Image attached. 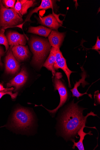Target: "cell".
Instances as JSON below:
<instances>
[{"instance_id":"603a6c76","label":"cell","mask_w":100,"mask_h":150,"mask_svg":"<svg viewBox=\"0 0 100 150\" xmlns=\"http://www.w3.org/2000/svg\"><path fill=\"white\" fill-rule=\"evenodd\" d=\"M92 49L96 51L100 54V40L99 37H97L96 42L95 45L92 47Z\"/></svg>"},{"instance_id":"ba28073f","label":"cell","mask_w":100,"mask_h":150,"mask_svg":"<svg viewBox=\"0 0 100 150\" xmlns=\"http://www.w3.org/2000/svg\"><path fill=\"white\" fill-rule=\"evenodd\" d=\"M5 64L6 71L7 73L15 74L20 69L19 63L11 50L9 51L5 58Z\"/></svg>"},{"instance_id":"5b68a950","label":"cell","mask_w":100,"mask_h":150,"mask_svg":"<svg viewBox=\"0 0 100 150\" xmlns=\"http://www.w3.org/2000/svg\"><path fill=\"white\" fill-rule=\"evenodd\" d=\"M55 76L54 80V85L55 90H58L60 97V102L59 105L55 109L52 110H48L42 105H41L44 107L50 113L55 114L59 109L65 103L68 98V94L67 88L62 81L60 79L61 76L60 73L55 74Z\"/></svg>"},{"instance_id":"8992f818","label":"cell","mask_w":100,"mask_h":150,"mask_svg":"<svg viewBox=\"0 0 100 150\" xmlns=\"http://www.w3.org/2000/svg\"><path fill=\"white\" fill-rule=\"evenodd\" d=\"M60 15L53 13L43 17L39 16L37 19L40 24L49 27L51 30L57 31L63 24V21L59 18Z\"/></svg>"},{"instance_id":"d4e9b609","label":"cell","mask_w":100,"mask_h":150,"mask_svg":"<svg viewBox=\"0 0 100 150\" xmlns=\"http://www.w3.org/2000/svg\"><path fill=\"white\" fill-rule=\"evenodd\" d=\"M14 89L13 87L11 88H4L3 85L2 84H0V91H3L6 90H12Z\"/></svg>"},{"instance_id":"d6986e66","label":"cell","mask_w":100,"mask_h":150,"mask_svg":"<svg viewBox=\"0 0 100 150\" xmlns=\"http://www.w3.org/2000/svg\"><path fill=\"white\" fill-rule=\"evenodd\" d=\"M5 30L2 29L0 30V44L4 45L6 48V52L9 48L8 39L5 35Z\"/></svg>"},{"instance_id":"9a60e30c","label":"cell","mask_w":100,"mask_h":150,"mask_svg":"<svg viewBox=\"0 0 100 150\" xmlns=\"http://www.w3.org/2000/svg\"><path fill=\"white\" fill-rule=\"evenodd\" d=\"M56 1H50V0H42L41 3L38 7L36 8L32 11L28 15L23 24L26 22L30 21V18L33 13H38L39 11L40 10H47L49 8H52L53 7Z\"/></svg>"},{"instance_id":"ac0fdd59","label":"cell","mask_w":100,"mask_h":150,"mask_svg":"<svg viewBox=\"0 0 100 150\" xmlns=\"http://www.w3.org/2000/svg\"><path fill=\"white\" fill-rule=\"evenodd\" d=\"M52 30L45 26L40 25L37 27H30L28 32L39 35L46 38L48 36Z\"/></svg>"},{"instance_id":"7402d4cb","label":"cell","mask_w":100,"mask_h":150,"mask_svg":"<svg viewBox=\"0 0 100 150\" xmlns=\"http://www.w3.org/2000/svg\"><path fill=\"white\" fill-rule=\"evenodd\" d=\"M95 100L94 105L96 106L100 104V93L99 91H95L94 95Z\"/></svg>"},{"instance_id":"cb8c5ba5","label":"cell","mask_w":100,"mask_h":150,"mask_svg":"<svg viewBox=\"0 0 100 150\" xmlns=\"http://www.w3.org/2000/svg\"><path fill=\"white\" fill-rule=\"evenodd\" d=\"M4 53L3 48L1 46H0V67H2L3 65L1 61V58L4 55Z\"/></svg>"},{"instance_id":"8fae6325","label":"cell","mask_w":100,"mask_h":150,"mask_svg":"<svg viewBox=\"0 0 100 150\" xmlns=\"http://www.w3.org/2000/svg\"><path fill=\"white\" fill-rule=\"evenodd\" d=\"M65 36V33H60L56 30H52L48 36L49 42L52 47L60 49Z\"/></svg>"},{"instance_id":"4fadbf2b","label":"cell","mask_w":100,"mask_h":150,"mask_svg":"<svg viewBox=\"0 0 100 150\" xmlns=\"http://www.w3.org/2000/svg\"><path fill=\"white\" fill-rule=\"evenodd\" d=\"M82 70V72L81 74L82 78L80 79L79 81H76V83L74 84V87L72 89H70V91L72 92L73 97H76L78 99L79 97H81L84 94L89 95L91 98H92V95L91 94H88L87 92L83 93H82L79 92L78 91V88L80 86L81 84L82 85L83 87H84L85 86L89 84L87 81H85V79L87 77V74L85 71L83 67H81Z\"/></svg>"},{"instance_id":"52a82bcc","label":"cell","mask_w":100,"mask_h":150,"mask_svg":"<svg viewBox=\"0 0 100 150\" xmlns=\"http://www.w3.org/2000/svg\"><path fill=\"white\" fill-rule=\"evenodd\" d=\"M55 62L54 65L55 69L57 70L60 69L64 71L67 78L69 87L71 88L70 76L71 74L74 72L71 71L68 69L67 64L66 61L63 57L60 49H55Z\"/></svg>"},{"instance_id":"e0dca14e","label":"cell","mask_w":100,"mask_h":150,"mask_svg":"<svg viewBox=\"0 0 100 150\" xmlns=\"http://www.w3.org/2000/svg\"><path fill=\"white\" fill-rule=\"evenodd\" d=\"M85 124L86 122H85L77 132V134L80 137L79 141L77 142H76L74 139L72 140V141L74 143L73 146V149H74L75 147L76 146L79 150H84V149L83 142L85 136L88 134L90 135H93L91 131L88 133H86L84 132L83 130L85 127H89L85 126Z\"/></svg>"},{"instance_id":"2e32d148","label":"cell","mask_w":100,"mask_h":150,"mask_svg":"<svg viewBox=\"0 0 100 150\" xmlns=\"http://www.w3.org/2000/svg\"><path fill=\"white\" fill-rule=\"evenodd\" d=\"M55 48L53 47L51 48L49 56L43 65L46 67L48 70L52 72L53 76H55V74L54 68L55 60Z\"/></svg>"},{"instance_id":"277c9868","label":"cell","mask_w":100,"mask_h":150,"mask_svg":"<svg viewBox=\"0 0 100 150\" xmlns=\"http://www.w3.org/2000/svg\"><path fill=\"white\" fill-rule=\"evenodd\" d=\"M33 117L29 111L24 108L17 109L12 117V126L18 129L27 130L32 126Z\"/></svg>"},{"instance_id":"30bf717a","label":"cell","mask_w":100,"mask_h":150,"mask_svg":"<svg viewBox=\"0 0 100 150\" xmlns=\"http://www.w3.org/2000/svg\"><path fill=\"white\" fill-rule=\"evenodd\" d=\"M27 78L26 71L24 68H23L20 73L7 84L6 87L9 88L14 86L16 87L15 91H17L24 84Z\"/></svg>"},{"instance_id":"9c48e42d","label":"cell","mask_w":100,"mask_h":150,"mask_svg":"<svg viewBox=\"0 0 100 150\" xmlns=\"http://www.w3.org/2000/svg\"><path fill=\"white\" fill-rule=\"evenodd\" d=\"M7 37L10 49L13 46L25 45L26 39L24 35L17 32H9L7 34Z\"/></svg>"},{"instance_id":"3957f363","label":"cell","mask_w":100,"mask_h":150,"mask_svg":"<svg viewBox=\"0 0 100 150\" xmlns=\"http://www.w3.org/2000/svg\"><path fill=\"white\" fill-rule=\"evenodd\" d=\"M23 21L15 9L6 8L0 1V27L3 29L18 27L22 24Z\"/></svg>"},{"instance_id":"44dd1931","label":"cell","mask_w":100,"mask_h":150,"mask_svg":"<svg viewBox=\"0 0 100 150\" xmlns=\"http://www.w3.org/2000/svg\"><path fill=\"white\" fill-rule=\"evenodd\" d=\"M16 1L15 0H3L2 2L6 8H10L14 9Z\"/></svg>"},{"instance_id":"ffe728a7","label":"cell","mask_w":100,"mask_h":150,"mask_svg":"<svg viewBox=\"0 0 100 150\" xmlns=\"http://www.w3.org/2000/svg\"><path fill=\"white\" fill-rule=\"evenodd\" d=\"M11 90H6L0 91V99H1L4 95L9 94L10 95L11 98L12 99H15L17 97L18 95V93L16 92L15 93H13Z\"/></svg>"},{"instance_id":"7c38bea8","label":"cell","mask_w":100,"mask_h":150,"mask_svg":"<svg viewBox=\"0 0 100 150\" xmlns=\"http://www.w3.org/2000/svg\"><path fill=\"white\" fill-rule=\"evenodd\" d=\"M35 1L32 0H18L14 9L22 18V16L27 13L28 9L34 5Z\"/></svg>"},{"instance_id":"6da1fadb","label":"cell","mask_w":100,"mask_h":150,"mask_svg":"<svg viewBox=\"0 0 100 150\" xmlns=\"http://www.w3.org/2000/svg\"><path fill=\"white\" fill-rule=\"evenodd\" d=\"M79 102L75 103L72 101L64 112L60 120L62 134L67 139H73L83 124L86 122L89 116H97L92 112L84 116L83 112L85 109L78 106Z\"/></svg>"},{"instance_id":"5bb4252c","label":"cell","mask_w":100,"mask_h":150,"mask_svg":"<svg viewBox=\"0 0 100 150\" xmlns=\"http://www.w3.org/2000/svg\"><path fill=\"white\" fill-rule=\"evenodd\" d=\"M13 56L19 61H22L29 56V52L27 46L18 45L13 46L11 49Z\"/></svg>"},{"instance_id":"7a4b0ae2","label":"cell","mask_w":100,"mask_h":150,"mask_svg":"<svg viewBox=\"0 0 100 150\" xmlns=\"http://www.w3.org/2000/svg\"><path fill=\"white\" fill-rule=\"evenodd\" d=\"M30 45L33 54V63L38 67H41L51 50V45L48 40L34 37L31 39Z\"/></svg>"}]
</instances>
